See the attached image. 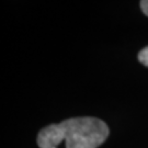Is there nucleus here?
Instances as JSON below:
<instances>
[{
	"mask_svg": "<svg viewBox=\"0 0 148 148\" xmlns=\"http://www.w3.org/2000/svg\"><path fill=\"white\" fill-rule=\"evenodd\" d=\"M140 7H142V10L144 13L148 16V0H143L140 2Z\"/></svg>",
	"mask_w": 148,
	"mask_h": 148,
	"instance_id": "3",
	"label": "nucleus"
},
{
	"mask_svg": "<svg viewBox=\"0 0 148 148\" xmlns=\"http://www.w3.org/2000/svg\"><path fill=\"white\" fill-rule=\"evenodd\" d=\"M109 127L97 117H73L44 127L37 135L40 148H57L63 140L66 148H97L109 136Z\"/></svg>",
	"mask_w": 148,
	"mask_h": 148,
	"instance_id": "1",
	"label": "nucleus"
},
{
	"mask_svg": "<svg viewBox=\"0 0 148 148\" xmlns=\"http://www.w3.org/2000/svg\"><path fill=\"white\" fill-rule=\"evenodd\" d=\"M138 60L143 64L144 66L148 67V46L144 47L139 53H138Z\"/></svg>",
	"mask_w": 148,
	"mask_h": 148,
	"instance_id": "2",
	"label": "nucleus"
}]
</instances>
